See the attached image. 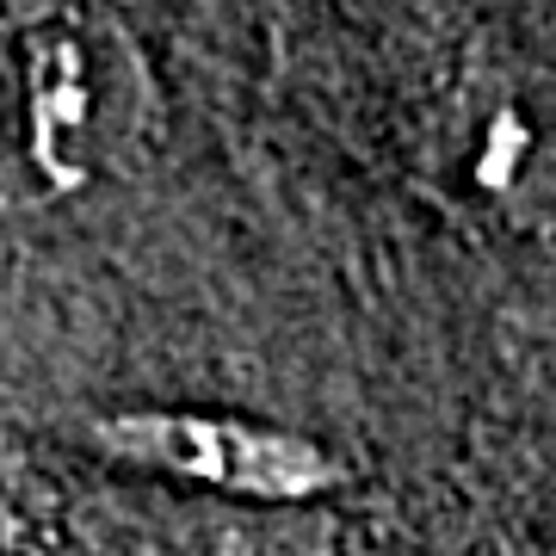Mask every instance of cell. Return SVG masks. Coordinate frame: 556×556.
<instances>
[{
	"mask_svg": "<svg viewBox=\"0 0 556 556\" xmlns=\"http://www.w3.org/2000/svg\"><path fill=\"white\" fill-rule=\"evenodd\" d=\"M93 439L118 464L199 482L236 501H316L346 482V464L316 439L211 408H124L105 415Z\"/></svg>",
	"mask_w": 556,
	"mask_h": 556,
	"instance_id": "obj_2",
	"label": "cell"
},
{
	"mask_svg": "<svg viewBox=\"0 0 556 556\" xmlns=\"http://www.w3.org/2000/svg\"><path fill=\"white\" fill-rule=\"evenodd\" d=\"M142 118V62L100 13H38L7 38L0 137L31 192L62 199L112 167Z\"/></svg>",
	"mask_w": 556,
	"mask_h": 556,
	"instance_id": "obj_1",
	"label": "cell"
}]
</instances>
